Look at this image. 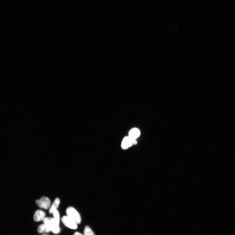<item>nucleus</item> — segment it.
<instances>
[{
    "label": "nucleus",
    "instance_id": "f03ea898",
    "mask_svg": "<svg viewBox=\"0 0 235 235\" xmlns=\"http://www.w3.org/2000/svg\"><path fill=\"white\" fill-rule=\"evenodd\" d=\"M67 216L74 221L76 224H79L81 223V220L80 214L76 209L70 207L67 209L66 211Z\"/></svg>",
    "mask_w": 235,
    "mask_h": 235
},
{
    "label": "nucleus",
    "instance_id": "7ed1b4c3",
    "mask_svg": "<svg viewBox=\"0 0 235 235\" xmlns=\"http://www.w3.org/2000/svg\"><path fill=\"white\" fill-rule=\"evenodd\" d=\"M36 203L40 208L45 210L49 208L51 204V201L49 199L45 197H43L39 200H36Z\"/></svg>",
    "mask_w": 235,
    "mask_h": 235
},
{
    "label": "nucleus",
    "instance_id": "1a4fd4ad",
    "mask_svg": "<svg viewBox=\"0 0 235 235\" xmlns=\"http://www.w3.org/2000/svg\"><path fill=\"white\" fill-rule=\"evenodd\" d=\"M37 231L39 234L48 233L50 232L44 224H41L38 227Z\"/></svg>",
    "mask_w": 235,
    "mask_h": 235
},
{
    "label": "nucleus",
    "instance_id": "ddd939ff",
    "mask_svg": "<svg viewBox=\"0 0 235 235\" xmlns=\"http://www.w3.org/2000/svg\"><path fill=\"white\" fill-rule=\"evenodd\" d=\"M48 235L44 234V235Z\"/></svg>",
    "mask_w": 235,
    "mask_h": 235
},
{
    "label": "nucleus",
    "instance_id": "20e7f679",
    "mask_svg": "<svg viewBox=\"0 0 235 235\" xmlns=\"http://www.w3.org/2000/svg\"><path fill=\"white\" fill-rule=\"evenodd\" d=\"M63 223L66 227L72 229L77 228V224L68 216H63L62 219Z\"/></svg>",
    "mask_w": 235,
    "mask_h": 235
},
{
    "label": "nucleus",
    "instance_id": "f257e3e1",
    "mask_svg": "<svg viewBox=\"0 0 235 235\" xmlns=\"http://www.w3.org/2000/svg\"><path fill=\"white\" fill-rule=\"evenodd\" d=\"M43 222L50 231H52L55 234H57L60 232L59 227V223L54 218L46 217L43 219Z\"/></svg>",
    "mask_w": 235,
    "mask_h": 235
},
{
    "label": "nucleus",
    "instance_id": "423d86ee",
    "mask_svg": "<svg viewBox=\"0 0 235 235\" xmlns=\"http://www.w3.org/2000/svg\"><path fill=\"white\" fill-rule=\"evenodd\" d=\"M45 212L41 210H38L34 213V219L35 222H39L43 220L45 218Z\"/></svg>",
    "mask_w": 235,
    "mask_h": 235
},
{
    "label": "nucleus",
    "instance_id": "6e6552de",
    "mask_svg": "<svg viewBox=\"0 0 235 235\" xmlns=\"http://www.w3.org/2000/svg\"><path fill=\"white\" fill-rule=\"evenodd\" d=\"M140 135V132L139 129L137 128L132 129L129 133V137L132 139H136Z\"/></svg>",
    "mask_w": 235,
    "mask_h": 235
},
{
    "label": "nucleus",
    "instance_id": "0eeeda50",
    "mask_svg": "<svg viewBox=\"0 0 235 235\" xmlns=\"http://www.w3.org/2000/svg\"><path fill=\"white\" fill-rule=\"evenodd\" d=\"M60 201L59 199L56 198L54 201L52 206H51L49 210V213L52 214L56 210H57Z\"/></svg>",
    "mask_w": 235,
    "mask_h": 235
},
{
    "label": "nucleus",
    "instance_id": "f8f14e48",
    "mask_svg": "<svg viewBox=\"0 0 235 235\" xmlns=\"http://www.w3.org/2000/svg\"><path fill=\"white\" fill-rule=\"evenodd\" d=\"M74 235H84L80 233H79V232H75L74 234Z\"/></svg>",
    "mask_w": 235,
    "mask_h": 235
},
{
    "label": "nucleus",
    "instance_id": "39448f33",
    "mask_svg": "<svg viewBox=\"0 0 235 235\" xmlns=\"http://www.w3.org/2000/svg\"><path fill=\"white\" fill-rule=\"evenodd\" d=\"M136 139H132L129 136L125 137L124 139L122 144V149H126L132 145L137 144Z\"/></svg>",
    "mask_w": 235,
    "mask_h": 235
},
{
    "label": "nucleus",
    "instance_id": "9b49d317",
    "mask_svg": "<svg viewBox=\"0 0 235 235\" xmlns=\"http://www.w3.org/2000/svg\"><path fill=\"white\" fill-rule=\"evenodd\" d=\"M53 214L54 216V218L58 222V223H60V214L59 212L58 211V210H56L53 213Z\"/></svg>",
    "mask_w": 235,
    "mask_h": 235
},
{
    "label": "nucleus",
    "instance_id": "9d476101",
    "mask_svg": "<svg viewBox=\"0 0 235 235\" xmlns=\"http://www.w3.org/2000/svg\"><path fill=\"white\" fill-rule=\"evenodd\" d=\"M84 235H95L90 227L88 226L85 227L84 230Z\"/></svg>",
    "mask_w": 235,
    "mask_h": 235
}]
</instances>
